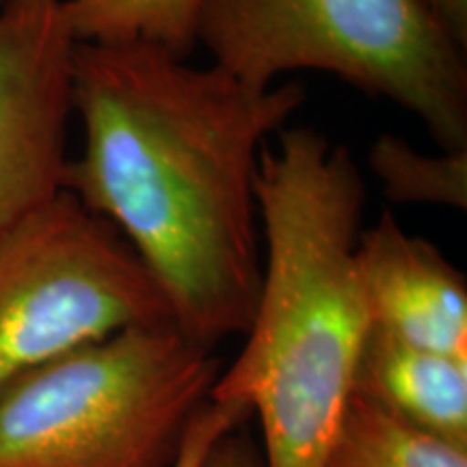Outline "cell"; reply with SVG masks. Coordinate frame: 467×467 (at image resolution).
Here are the masks:
<instances>
[{"label":"cell","mask_w":467,"mask_h":467,"mask_svg":"<svg viewBox=\"0 0 467 467\" xmlns=\"http://www.w3.org/2000/svg\"><path fill=\"white\" fill-rule=\"evenodd\" d=\"M306 102L150 44H80L72 110L85 148L61 189L124 236L203 347L249 329L262 282L260 154Z\"/></svg>","instance_id":"obj_1"},{"label":"cell","mask_w":467,"mask_h":467,"mask_svg":"<svg viewBox=\"0 0 467 467\" xmlns=\"http://www.w3.org/2000/svg\"><path fill=\"white\" fill-rule=\"evenodd\" d=\"M260 295L247 340L208 399L254 413L265 467H318L337 433L370 331L358 271L366 186L314 128H282L258 180Z\"/></svg>","instance_id":"obj_2"},{"label":"cell","mask_w":467,"mask_h":467,"mask_svg":"<svg viewBox=\"0 0 467 467\" xmlns=\"http://www.w3.org/2000/svg\"><path fill=\"white\" fill-rule=\"evenodd\" d=\"M219 372L175 323L69 350L0 392V467H169Z\"/></svg>","instance_id":"obj_3"},{"label":"cell","mask_w":467,"mask_h":467,"mask_svg":"<svg viewBox=\"0 0 467 467\" xmlns=\"http://www.w3.org/2000/svg\"><path fill=\"white\" fill-rule=\"evenodd\" d=\"M251 87L317 69L392 100L467 150V61L422 0H202L197 46Z\"/></svg>","instance_id":"obj_4"},{"label":"cell","mask_w":467,"mask_h":467,"mask_svg":"<svg viewBox=\"0 0 467 467\" xmlns=\"http://www.w3.org/2000/svg\"><path fill=\"white\" fill-rule=\"evenodd\" d=\"M159 323H175L159 284L69 192L0 236V392L69 350Z\"/></svg>","instance_id":"obj_5"},{"label":"cell","mask_w":467,"mask_h":467,"mask_svg":"<svg viewBox=\"0 0 467 467\" xmlns=\"http://www.w3.org/2000/svg\"><path fill=\"white\" fill-rule=\"evenodd\" d=\"M74 48L66 0L0 9V236L63 191Z\"/></svg>","instance_id":"obj_6"},{"label":"cell","mask_w":467,"mask_h":467,"mask_svg":"<svg viewBox=\"0 0 467 467\" xmlns=\"http://www.w3.org/2000/svg\"><path fill=\"white\" fill-rule=\"evenodd\" d=\"M358 271L370 325L413 347L467 359L463 273L383 213L361 230Z\"/></svg>","instance_id":"obj_7"},{"label":"cell","mask_w":467,"mask_h":467,"mask_svg":"<svg viewBox=\"0 0 467 467\" xmlns=\"http://www.w3.org/2000/svg\"><path fill=\"white\" fill-rule=\"evenodd\" d=\"M353 389L420 433L467 448V359L370 327Z\"/></svg>","instance_id":"obj_8"},{"label":"cell","mask_w":467,"mask_h":467,"mask_svg":"<svg viewBox=\"0 0 467 467\" xmlns=\"http://www.w3.org/2000/svg\"><path fill=\"white\" fill-rule=\"evenodd\" d=\"M318 467H467V448L420 433L353 389Z\"/></svg>","instance_id":"obj_9"},{"label":"cell","mask_w":467,"mask_h":467,"mask_svg":"<svg viewBox=\"0 0 467 467\" xmlns=\"http://www.w3.org/2000/svg\"><path fill=\"white\" fill-rule=\"evenodd\" d=\"M202 0H66L80 44H150L189 58Z\"/></svg>","instance_id":"obj_10"},{"label":"cell","mask_w":467,"mask_h":467,"mask_svg":"<svg viewBox=\"0 0 467 467\" xmlns=\"http://www.w3.org/2000/svg\"><path fill=\"white\" fill-rule=\"evenodd\" d=\"M368 165L388 200L467 208V150L422 154L394 134H381L368 150Z\"/></svg>","instance_id":"obj_11"},{"label":"cell","mask_w":467,"mask_h":467,"mask_svg":"<svg viewBox=\"0 0 467 467\" xmlns=\"http://www.w3.org/2000/svg\"><path fill=\"white\" fill-rule=\"evenodd\" d=\"M247 418L243 409L208 399L192 413L178 454L169 467H265L247 441L234 437Z\"/></svg>","instance_id":"obj_12"},{"label":"cell","mask_w":467,"mask_h":467,"mask_svg":"<svg viewBox=\"0 0 467 467\" xmlns=\"http://www.w3.org/2000/svg\"><path fill=\"white\" fill-rule=\"evenodd\" d=\"M435 22L467 50V0H422Z\"/></svg>","instance_id":"obj_13"},{"label":"cell","mask_w":467,"mask_h":467,"mask_svg":"<svg viewBox=\"0 0 467 467\" xmlns=\"http://www.w3.org/2000/svg\"><path fill=\"white\" fill-rule=\"evenodd\" d=\"M7 3H9V0H0V9H3Z\"/></svg>","instance_id":"obj_14"}]
</instances>
